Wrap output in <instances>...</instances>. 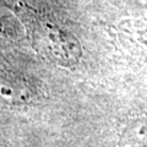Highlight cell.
<instances>
[{"label": "cell", "mask_w": 147, "mask_h": 147, "mask_svg": "<svg viewBox=\"0 0 147 147\" xmlns=\"http://www.w3.org/2000/svg\"><path fill=\"white\" fill-rule=\"evenodd\" d=\"M13 11L40 57L63 67H74L79 64L82 52L75 36L22 3H16Z\"/></svg>", "instance_id": "6da1fadb"}, {"label": "cell", "mask_w": 147, "mask_h": 147, "mask_svg": "<svg viewBox=\"0 0 147 147\" xmlns=\"http://www.w3.org/2000/svg\"><path fill=\"white\" fill-rule=\"evenodd\" d=\"M34 99L33 88L13 74H0V104L7 107L27 105Z\"/></svg>", "instance_id": "7a4b0ae2"}, {"label": "cell", "mask_w": 147, "mask_h": 147, "mask_svg": "<svg viewBox=\"0 0 147 147\" xmlns=\"http://www.w3.org/2000/svg\"><path fill=\"white\" fill-rule=\"evenodd\" d=\"M119 147H147V113L127 123L119 140Z\"/></svg>", "instance_id": "3957f363"}]
</instances>
